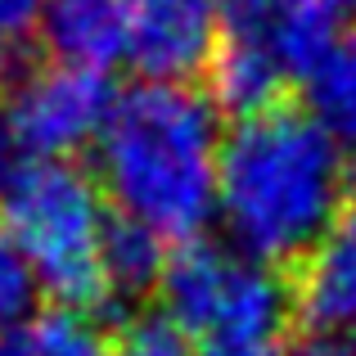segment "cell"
Here are the masks:
<instances>
[{
    "mask_svg": "<svg viewBox=\"0 0 356 356\" xmlns=\"http://www.w3.org/2000/svg\"><path fill=\"white\" fill-rule=\"evenodd\" d=\"M113 113V90L99 72L36 63L18 72L0 99V172L14 163H68L95 145Z\"/></svg>",
    "mask_w": 356,
    "mask_h": 356,
    "instance_id": "cell-5",
    "label": "cell"
},
{
    "mask_svg": "<svg viewBox=\"0 0 356 356\" xmlns=\"http://www.w3.org/2000/svg\"><path fill=\"white\" fill-rule=\"evenodd\" d=\"M32 270L23 266V257H18V248L9 243V235L0 230V330H9V325H18L27 316V307H32Z\"/></svg>",
    "mask_w": 356,
    "mask_h": 356,
    "instance_id": "cell-14",
    "label": "cell"
},
{
    "mask_svg": "<svg viewBox=\"0 0 356 356\" xmlns=\"http://www.w3.org/2000/svg\"><path fill=\"white\" fill-rule=\"evenodd\" d=\"M167 243L145 230L140 221L127 217H108V235H104V293L118 298H140L149 289L163 284L167 270Z\"/></svg>",
    "mask_w": 356,
    "mask_h": 356,
    "instance_id": "cell-10",
    "label": "cell"
},
{
    "mask_svg": "<svg viewBox=\"0 0 356 356\" xmlns=\"http://www.w3.org/2000/svg\"><path fill=\"white\" fill-rule=\"evenodd\" d=\"M266 0H230V14L235 18H243V14H252V9H261Z\"/></svg>",
    "mask_w": 356,
    "mask_h": 356,
    "instance_id": "cell-17",
    "label": "cell"
},
{
    "mask_svg": "<svg viewBox=\"0 0 356 356\" xmlns=\"http://www.w3.org/2000/svg\"><path fill=\"white\" fill-rule=\"evenodd\" d=\"M203 356H343V348L330 352L321 343V348H307V352H284L275 343H239V348H203Z\"/></svg>",
    "mask_w": 356,
    "mask_h": 356,
    "instance_id": "cell-16",
    "label": "cell"
},
{
    "mask_svg": "<svg viewBox=\"0 0 356 356\" xmlns=\"http://www.w3.org/2000/svg\"><path fill=\"white\" fill-rule=\"evenodd\" d=\"M226 9L230 0H140L131 59L149 72V81H181L190 72H203L221 45Z\"/></svg>",
    "mask_w": 356,
    "mask_h": 356,
    "instance_id": "cell-6",
    "label": "cell"
},
{
    "mask_svg": "<svg viewBox=\"0 0 356 356\" xmlns=\"http://www.w3.org/2000/svg\"><path fill=\"white\" fill-rule=\"evenodd\" d=\"M221 122L203 90L185 81H140L113 99L99 131V176L118 217L158 239L194 243L217 217Z\"/></svg>",
    "mask_w": 356,
    "mask_h": 356,
    "instance_id": "cell-2",
    "label": "cell"
},
{
    "mask_svg": "<svg viewBox=\"0 0 356 356\" xmlns=\"http://www.w3.org/2000/svg\"><path fill=\"white\" fill-rule=\"evenodd\" d=\"M36 27L54 63L104 77L136 54L140 0H45Z\"/></svg>",
    "mask_w": 356,
    "mask_h": 356,
    "instance_id": "cell-7",
    "label": "cell"
},
{
    "mask_svg": "<svg viewBox=\"0 0 356 356\" xmlns=\"http://www.w3.org/2000/svg\"><path fill=\"white\" fill-rule=\"evenodd\" d=\"M45 0H0V50H14L36 23H41Z\"/></svg>",
    "mask_w": 356,
    "mask_h": 356,
    "instance_id": "cell-15",
    "label": "cell"
},
{
    "mask_svg": "<svg viewBox=\"0 0 356 356\" xmlns=\"http://www.w3.org/2000/svg\"><path fill=\"white\" fill-rule=\"evenodd\" d=\"M0 230L18 248L32 284L63 312L104 298L108 212L95 181L72 163H14L0 172Z\"/></svg>",
    "mask_w": 356,
    "mask_h": 356,
    "instance_id": "cell-3",
    "label": "cell"
},
{
    "mask_svg": "<svg viewBox=\"0 0 356 356\" xmlns=\"http://www.w3.org/2000/svg\"><path fill=\"white\" fill-rule=\"evenodd\" d=\"M158 289L167 321L185 339H203L208 348L270 343L293 312V293L275 266L208 239L181 243L167 257Z\"/></svg>",
    "mask_w": 356,
    "mask_h": 356,
    "instance_id": "cell-4",
    "label": "cell"
},
{
    "mask_svg": "<svg viewBox=\"0 0 356 356\" xmlns=\"http://www.w3.org/2000/svg\"><path fill=\"white\" fill-rule=\"evenodd\" d=\"M108 356H190V343L167 316H140L118 334Z\"/></svg>",
    "mask_w": 356,
    "mask_h": 356,
    "instance_id": "cell-13",
    "label": "cell"
},
{
    "mask_svg": "<svg viewBox=\"0 0 356 356\" xmlns=\"http://www.w3.org/2000/svg\"><path fill=\"white\" fill-rule=\"evenodd\" d=\"M343 356H356V330L348 334V343H343Z\"/></svg>",
    "mask_w": 356,
    "mask_h": 356,
    "instance_id": "cell-18",
    "label": "cell"
},
{
    "mask_svg": "<svg viewBox=\"0 0 356 356\" xmlns=\"http://www.w3.org/2000/svg\"><path fill=\"white\" fill-rule=\"evenodd\" d=\"M203 72H208L212 108H226V113H239V118L275 108L280 90H284V81H289V72L243 32L221 36V45L212 50V59H208Z\"/></svg>",
    "mask_w": 356,
    "mask_h": 356,
    "instance_id": "cell-9",
    "label": "cell"
},
{
    "mask_svg": "<svg viewBox=\"0 0 356 356\" xmlns=\"http://www.w3.org/2000/svg\"><path fill=\"white\" fill-rule=\"evenodd\" d=\"M348 190V149L302 108L239 118L221 145L217 212L230 248L275 270L307 261L352 203Z\"/></svg>",
    "mask_w": 356,
    "mask_h": 356,
    "instance_id": "cell-1",
    "label": "cell"
},
{
    "mask_svg": "<svg viewBox=\"0 0 356 356\" xmlns=\"http://www.w3.org/2000/svg\"><path fill=\"white\" fill-rule=\"evenodd\" d=\"M293 302L321 334L356 330V199L343 208L330 235L307 252Z\"/></svg>",
    "mask_w": 356,
    "mask_h": 356,
    "instance_id": "cell-8",
    "label": "cell"
},
{
    "mask_svg": "<svg viewBox=\"0 0 356 356\" xmlns=\"http://www.w3.org/2000/svg\"><path fill=\"white\" fill-rule=\"evenodd\" d=\"M0 356H108V343L81 312H27L0 330Z\"/></svg>",
    "mask_w": 356,
    "mask_h": 356,
    "instance_id": "cell-11",
    "label": "cell"
},
{
    "mask_svg": "<svg viewBox=\"0 0 356 356\" xmlns=\"http://www.w3.org/2000/svg\"><path fill=\"white\" fill-rule=\"evenodd\" d=\"M307 99L312 118L356 154V32H343V41L307 72Z\"/></svg>",
    "mask_w": 356,
    "mask_h": 356,
    "instance_id": "cell-12",
    "label": "cell"
}]
</instances>
